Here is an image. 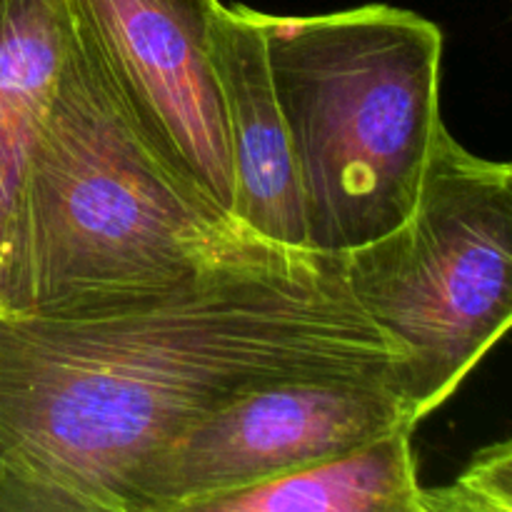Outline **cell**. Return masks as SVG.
Wrapping results in <instances>:
<instances>
[{"instance_id": "6da1fadb", "label": "cell", "mask_w": 512, "mask_h": 512, "mask_svg": "<svg viewBox=\"0 0 512 512\" xmlns=\"http://www.w3.org/2000/svg\"><path fill=\"white\" fill-rule=\"evenodd\" d=\"M400 360L343 255L248 228L183 283L120 308L0 313V512H128L140 468L235 395L388 378Z\"/></svg>"}, {"instance_id": "7a4b0ae2", "label": "cell", "mask_w": 512, "mask_h": 512, "mask_svg": "<svg viewBox=\"0 0 512 512\" xmlns=\"http://www.w3.org/2000/svg\"><path fill=\"white\" fill-rule=\"evenodd\" d=\"M243 225L175 173L73 20L0 255V313L83 315L163 293Z\"/></svg>"}, {"instance_id": "3957f363", "label": "cell", "mask_w": 512, "mask_h": 512, "mask_svg": "<svg viewBox=\"0 0 512 512\" xmlns=\"http://www.w3.org/2000/svg\"><path fill=\"white\" fill-rule=\"evenodd\" d=\"M265 45L310 248L343 255L403 223L443 128L438 25L393 5L265 13Z\"/></svg>"}, {"instance_id": "277c9868", "label": "cell", "mask_w": 512, "mask_h": 512, "mask_svg": "<svg viewBox=\"0 0 512 512\" xmlns=\"http://www.w3.org/2000/svg\"><path fill=\"white\" fill-rule=\"evenodd\" d=\"M343 270L360 308L403 348L390 380L420 423L512 323V168L443 125L413 210L343 253Z\"/></svg>"}, {"instance_id": "5b68a950", "label": "cell", "mask_w": 512, "mask_h": 512, "mask_svg": "<svg viewBox=\"0 0 512 512\" xmlns=\"http://www.w3.org/2000/svg\"><path fill=\"white\" fill-rule=\"evenodd\" d=\"M418 428L388 378H293L250 388L165 443L135 475L128 512H203L225 495Z\"/></svg>"}, {"instance_id": "8992f818", "label": "cell", "mask_w": 512, "mask_h": 512, "mask_svg": "<svg viewBox=\"0 0 512 512\" xmlns=\"http://www.w3.org/2000/svg\"><path fill=\"white\" fill-rule=\"evenodd\" d=\"M218 0H70L153 148L230 215L233 178L213 65Z\"/></svg>"}, {"instance_id": "52a82bcc", "label": "cell", "mask_w": 512, "mask_h": 512, "mask_svg": "<svg viewBox=\"0 0 512 512\" xmlns=\"http://www.w3.org/2000/svg\"><path fill=\"white\" fill-rule=\"evenodd\" d=\"M210 33L233 178L230 218L265 240L310 248L293 145L270 75L265 13L218 3Z\"/></svg>"}, {"instance_id": "ba28073f", "label": "cell", "mask_w": 512, "mask_h": 512, "mask_svg": "<svg viewBox=\"0 0 512 512\" xmlns=\"http://www.w3.org/2000/svg\"><path fill=\"white\" fill-rule=\"evenodd\" d=\"M410 425L303 470L225 495L203 512H425Z\"/></svg>"}, {"instance_id": "9c48e42d", "label": "cell", "mask_w": 512, "mask_h": 512, "mask_svg": "<svg viewBox=\"0 0 512 512\" xmlns=\"http://www.w3.org/2000/svg\"><path fill=\"white\" fill-rule=\"evenodd\" d=\"M70 38V0H0V255L25 155Z\"/></svg>"}, {"instance_id": "30bf717a", "label": "cell", "mask_w": 512, "mask_h": 512, "mask_svg": "<svg viewBox=\"0 0 512 512\" xmlns=\"http://www.w3.org/2000/svg\"><path fill=\"white\" fill-rule=\"evenodd\" d=\"M425 512H512V443L485 445L445 488H425Z\"/></svg>"}]
</instances>
